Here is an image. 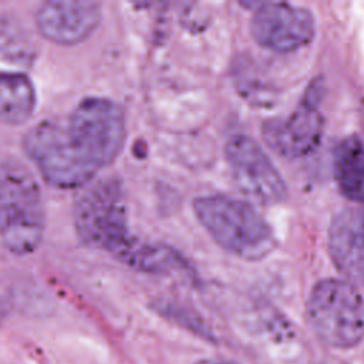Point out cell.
<instances>
[{
	"label": "cell",
	"mask_w": 364,
	"mask_h": 364,
	"mask_svg": "<svg viewBox=\"0 0 364 364\" xmlns=\"http://www.w3.org/2000/svg\"><path fill=\"white\" fill-rule=\"evenodd\" d=\"M37 57L30 31L13 16L0 14V75L26 74Z\"/></svg>",
	"instance_id": "7c38bea8"
},
{
	"label": "cell",
	"mask_w": 364,
	"mask_h": 364,
	"mask_svg": "<svg viewBox=\"0 0 364 364\" xmlns=\"http://www.w3.org/2000/svg\"><path fill=\"white\" fill-rule=\"evenodd\" d=\"M23 145L41 176L55 188H82L97 173L73 145L65 119L38 122L24 135Z\"/></svg>",
	"instance_id": "8992f818"
},
{
	"label": "cell",
	"mask_w": 364,
	"mask_h": 364,
	"mask_svg": "<svg viewBox=\"0 0 364 364\" xmlns=\"http://www.w3.org/2000/svg\"><path fill=\"white\" fill-rule=\"evenodd\" d=\"M193 210L210 237L232 255L257 260L276 246L269 223L246 202L226 195L196 198Z\"/></svg>",
	"instance_id": "7a4b0ae2"
},
{
	"label": "cell",
	"mask_w": 364,
	"mask_h": 364,
	"mask_svg": "<svg viewBox=\"0 0 364 364\" xmlns=\"http://www.w3.org/2000/svg\"><path fill=\"white\" fill-rule=\"evenodd\" d=\"M328 249L334 264L351 280L364 282V233L360 210L344 209L328 229Z\"/></svg>",
	"instance_id": "8fae6325"
},
{
	"label": "cell",
	"mask_w": 364,
	"mask_h": 364,
	"mask_svg": "<svg viewBox=\"0 0 364 364\" xmlns=\"http://www.w3.org/2000/svg\"><path fill=\"white\" fill-rule=\"evenodd\" d=\"M73 218L82 242L112 253L121 262L146 272L156 245L134 237L128 230L122 188L114 178L91 181L74 200Z\"/></svg>",
	"instance_id": "6da1fadb"
},
{
	"label": "cell",
	"mask_w": 364,
	"mask_h": 364,
	"mask_svg": "<svg viewBox=\"0 0 364 364\" xmlns=\"http://www.w3.org/2000/svg\"><path fill=\"white\" fill-rule=\"evenodd\" d=\"M334 179L340 192L353 202H364V142L350 135L343 138L333 154Z\"/></svg>",
	"instance_id": "4fadbf2b"
},
{
	"label": "cell",
	"mask_w": 364,
	"mask_h": 364,
	"mask_svg": "<svg viewBox=\"0 0 364 364\" xmlns=\"http://www.w3.org/2000/svg\"><path fill=\"white\" fill-rule=\"evenodd\" d=\"M100 18V4L87 0H48L36 11L38 33L61 46L84 41L95 30Z\"/></svg>",
	"instance_id": "30bf717a"
},
{
	"label": "cell",
	"mask_w": 364,
	"mask_h": 364,
	"mask_svg": "<svg viewBox=\"0 0 364 364\" xmlns=\"http://www.w3.org/2000/svg\"><path fill=\"white\" fill-rule=\"evenodd\" d=\"M306 311L311 330L330 347L351 348L364 338V297L347 280L316 283Z\"/></svg>",
	"instance_id": "277c9868"
},
{
	"label": "cell",
	"mask_w": 364,
	"mask_h": 364,
	"mask_svg": "<svg viewBox=\"0 0 364 364\" xmlns=\"http://www.w3.org/2000/svg\"><path fill=\"white\" fill-rule=\"evenodd\" d=\"M364 203V202H363ZM360 218H361V226H363V233H364V205H363V208H361V210H360Z\"/></svg>",
	"instance_id": "2e32d148"
},
{
	"label": "cell",
	"mask_w": 364,
	"mask_h": 364,
	"mask_svg": "<svg viewBox=\"0 0 364 364\" xmlns=\"http://www.w3.org/2000/svg\"><path fill=\"white\" fill-rule=\"evenodd\" d=\"M255 41L276 53H289L309 44L316 34L313 14L289 3H260L250 20Z\"/></svg>",
	"instance_id": "ba28073f"
},
{
	"label": "cell",
	"mask_w": 364,
	"mask_h": 364,
	"mask_svg": "<svg viewBox=\"0 0 364 364\" xmlns=\"http://www.w3.org/2000/svg\"><path fill=\"white\" fill-rule=\"evenodd\" d=\"M324 128V118L311 98L304 101L284 117L264 121L262 127L263 141L277 155L296 159L311 154L320 144Z\"/></svg>",
	"instance_id": "9c48e42d"
},
{
	"label": "cell",
	"mask_w": 364,
	"mask_h": 364,
	"mask_svg": "<svg viewBox=\"0 0 364 364\" xmlns=\"http://www.w3.org/2000/svg\"><path fill=\"white\" fill-rule=\"evenodd\" d=\"M195 364H233V363H229V361H225V360H219V358H203V360L196 361Z\"/></svg>",
	"instance_id": "9a60e30c"
},
{
	"label": "cell",
	"mask_w": 364,
	"mask_h": 364,
	"mask_svg": "<svg viewBox=\"0 0 364 364\" xmlns=\"http://www.w3.org/2000/svg\"><path fill=\"white\" fill-rule=\"evenodd\" d=\"M44 233L41 191L33 175L9 161L0 168V239L16 255L33 253Z\"/></svg>",
	"instance_id": "3957f363"
},
{
	"label": "cell",
	"mask_w": 364,
	"mask_h": 364,
	"mask_svg": "<svg viewBox=\"0 0 364 364\" xmlns=\"http://www.w3.org/2000/svg\"><path fill=\"white\" fill-rule=\"evenodd\" d=\"M225 155L237 188L253 202L276 205L286 199L287 188L260 145L247 135H232Z\"/></svg>",
	"instance_id": "52a82bcc"
},
{
	"label": "cell",
	"mask_w": 364,
	"mask_h": 364,
	"mask_svg": "<svg viewBox=\"0 0 364 364\" xmlns=\"http://www.w3.org/2000/svg\"><path fill=\"white\" fill-rule=\"evenodd\" d=\"M36 108L34 85L27 74L0 75V122H26Z\"/></svg>",
	"instance_id": "5bb4252c"
},
{
	"label": "cell",
	"mask_w": 364,
	"mask_h": 364,
	"mask_svg": "<svg viewBox=\"0 0 364 364\" xmlns=\"http://www.w3.org/2000/svg\"><path fill=\"white\" fill-rule=\"evenodd\" d=\"M65 125L77 152L95 171L115 161L127 136L122 108L107 98L82 100Z\"/></svg>",
	"instance_id": "5b68a950"
}]
</instances>
